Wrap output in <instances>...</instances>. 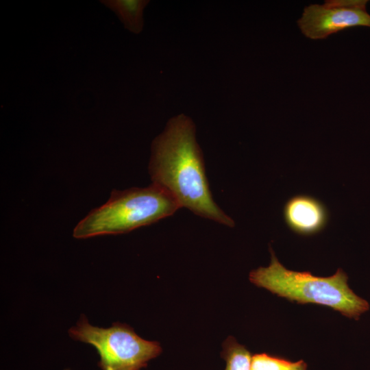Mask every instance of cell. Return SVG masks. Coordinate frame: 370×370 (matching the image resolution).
<instances>
[{"label": "cell", "mask_w": 370, "mask_h": 370, "mask_svg": "<svg viewBox=\"0 0 370 370\" xmlns=\"http://www.w3.org/2000/svg\"><path fill=\"white\" fill-rule=\"evenodd\" d=\"M152 183L171 193L181 207L233 227L234 221L212 199L193 121L182 114L171 118L152 142L149 165Z\"/></svg>", "instance_id": "obj_1"}, {"label": "cell", "mask_w": 370, "mask_h": 370, "mask_svg": "<svg viewBox=\"0 0 370 370\" xmlns=\"http://www.w3.org/2000/svg\"><path fill=\"white\" fill-rule=\"evenodd\" d=\"M269 249L270 264L249 273V280L257 286L299 304L312 303L332 308L356 320L369 310L368 301L349 287L348 277L341 269L326 278L288 270L279 262L271 247Z\"/></svg>", "instance_id": "obj_2"}, {"label": "cell", "mask_w": 370, "mask_h": 370, "mask_svg": "<svg viewBox=\"0 0 370 370\" xmlns=\"http://www.w3.org/2000/svg\"><path fill=\"white\" fill-rule=\"evenodd\" d=\"M181 206L164 188L114 190L106 204L90 212L73 230L75 238L126 233L173 214Z\"/></svg>", "instance_id": "obj_3"}, {"label": "cell", "mask_w": 370, "mask_h": 370, "mask_svg": "<svg viewBox=\"0 0 370 370\" xmlns=\"http://www.w3.org/2000/svg\"><path fill=\"white\" fill-rule=\"evenodd\" d=\"M69 334L96 348L101 370H140L162 352L159 343L142 338L127 324L116 322L108 328H99L90 325L84 314Z\"/></svg>", "instance_id": "obj_4"}, {"label": "cell", "mask_w": 370, "mask_h": 370, "mask_svg": "<svg viewBox=\"0 0 370 370\" xmlns=\"http://www.w3.org/2000/svg\"><path fill=\"white\" fill-rule=\"evenodd\" d=\"M367 0H327L323 4L304 8L297 25L312 40L325 39L330 35L358 27H370Z\"/></svg>", "instance_id": "obj_5"}, {"label": "cell", "mask_w": 370, "mask_h": 370, "mask_svg": "<svg viewBox=\"0 0 370 370\" xmlns=\"http://www.w3.org/2000/svg\"><path fill=\"white\" fill-rule=\"evenodd\" d=\"M284 219L295 233L309 236L321 232L328 221V212L319 199L307 195L290 198L284 207Z\"/></svg>", "instance_id": "obj_6"}, {"label": "cell", "mask_w": 370, "mask_h": 370, "mask_svg": "<svg viewBox=\"0 0 370 370\" xmlns=\"http://www.w3.org/2000/svg\"><path fill=\"white\" fill-rule=\"evenodd\" d=\"M100 2L116 14L125 29L136 34L142 32L143 10L149 1L102 0Z\"/></svg>", "instance_id": "obj_7"}, {"label": "cell", "mask_w": 370, "mask_h": 370, "mask_svg": "<svg viewBox=\"0 0 370 370\" xmlns=\"http://www.w3.org/2000/svg\"><path fill=\"white\" fill-rule=\"evenodd\" d=\"M221 356L226 362L225 370H250L251 358L246 347L229 336L223 343Z\"/></svg>", "instance_id": "obj_8"}, {"label": "cell", "mask_w": 370, "mask_h": 370, "mask_svg": "<svg viewBox=\"0 0 370 370\" xmlns=\"http://www.w3.org/2000/svg\"><path fill=\"white\" fill-rule=\"evenodd\" d=\"M250 370H307V365L303 360L291 362L262 353L252 356Z\"/></svg>", "instance_id": "obj_9"}]
</instances>
